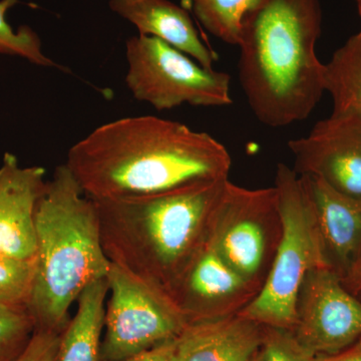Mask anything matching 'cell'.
<instances>
[{"mask_svg": "<svg viewBox=\"0 0 361 361\" xmlns=\"http://www.w3.org/2000/svg\"><path fill=\"white\" fill-rule=\"evenodd\" d=\"M66 165L92 200L122 201L228 179L232 158L207 133L140 116L94 129L71 147Z\"/></svg>", "mask_w": 361, "mask_h": 361, "instance_id": "cell-1", "label": "cell"}, {"mask_svg": "<svg viewBox=\"0 0 361 361\" xmlns=\"http://www.w3.org/2000/svg\"><path fill=\"white\" fill-rule=\"evenodd\" d=\"M319 0H255L240 25L239 82L259 122L306 120L325 92Z\"/></svg>", "mask_w": 361, "mask_h": 361, "instance_id": "cell-2", "label": "cell"}, {"mask_svg": "<svg viewBox=\"0 0 361 361\" xmlns=\"http://www.w3.org/2000/svg\"><path fill=\"white\" fill-rule=\"evenodd\" d=\"M228 180L148 198L92 200L106 257L170 298L185 271L210 241Z\"/></svg>", "mask_w": 361, "mask_h": 361, "instance_id": "cell-3", "label": "cell"}, {"mask_svg": "<svg viewBox=\"0 0 361 361\" xmlns=\"http://www.w3.org/2000/svg\"><path fill=\"white\" fill-rule=\"evenodd\" d=\"M37 256L27 310L35 329L61 334L82 292L108 276L94 202L66 164L47 180L35 212Z\"/></svg>", "mask_w": 361, "mask_h": 361, "instance_id": "cell-4", "label": "cell"}, {"mask_svg": "<svg viewBox=\"0 0 361 361\" xmlns=\"http://www.w3.org/2000/svg\"><path fill=\"white\" fill-rule=\"evenodd\" d=\"M275 188L283 233L264 286L239 314L263 326L293 329L296 303L306 275L329 267L314 207L300 176L293 168L278 164Z\"/></svg>", "mask_w": 361, "mask_h": 361, "instance_id": "cell-5", "label": "cell"}, {"mask_svg": "<svg viewBox=\"0 0 361 361\" xmlns=\"http://www.w3.org/2000/svg\"><path fill=\"white\" fill-rule=\"evenodd\" d=\"M283 233L275 187L246 189L226 182L216 210L211 246L259 292L269 275Z\"/></svg>", "mask_w": 361, "mask_h": 361, "instance_id": "cell-6", "label": "cell"}, {"mask_svg": "<svg viewBox=\"0 0 361 361\" xmlns=\"http://www.w3.org/2000/svg\"><path fill=\"white\" fill-rule=\"evenodd\" d=\"M126 59L128 90L135 99L156 110H171L183 104L225 106L232 104L229 75L201 66L155 37H130L126 44Z\"/></svg>", "mask_w": 361, "mask_h": 361, "instance_id": "cell-7", "label": "cell"}, {"mask_svg": "<svg viewBox=\"0 0 361 361\" xmlns=\"http://www.w3.org/2000/svg\"><path fill=\"white\" fill-rule=\"evenodd\" d=\"M103 361H118L170 341L187 326L180 311L164 292L111 263L106 276Z\"/></svg>", "mask_w": 361, "mask_h": 361, "instance_id": "cell-8", "label": "cell"}, {"mask_svg": "<svg viewBox=\"0 0 361 361\" xmlns=\"http://www.w3.org/2000/svg\"><path fill=\"white\" fill-rule=\"evenodd\" d=\"M295 311L292 332L316 355H336L361 339V298L327 266L306 275Z\"/></svg>", "mask_w": 361, "mask_h": 361, "instance_id": "cell-9", "label": "cell"}, {"mask_svg": "<svg viewBox=\"0 0 361 361\" xmlns=\"http://www.w3.org/2000/svg\"><path fill=\"white\" fill-rule=\"evenodd\" d=\"M288 148L297 174L361 198V115L332 113L305 137L289 141Z\"/></svg>", "mask_w": 361, "mask_h": 361, "instance_id": "cell-10", "label": "cell"}, {"mask_svg": "<svg viewBox=\"0 0 361 361\" xmlns=\"http://www.w3.org/2000/svg\"><path fill=\"white\" fill-rule=\"evenodd\" d=\"M258 293L209 241L180 278L170 298L186 322L193 323L239 314Z\"/></svg>", "mask_w": 361, "mask_h": 361, "instance_id": "cell-11", "label": "cell"}, {"mask_svg": "<svg viewBox=\"0 0 361 361\" xmlns=\"http://www.w3.org/2000/svg\"><path fill=\"white\" fill-rule=\"evenodd\" d=\"M42 167H23L6 153L0 166V253L32 260L37 256L35 212L47 180Z\"/></svg>", "mask_w": 361, "mask_h": 361, "instance_id": "cell-12", "label": "cell"}, {"mask_svg": "<svg viewBox=\"0 0 361 361\" xmlns=\"http://www.w3.org/2000/svg\"><path fill=\"white\" fill-rule=\"evenodd\" d=\"M300 178L314 207L327 263L343 281L361 264V198L338 193L317 178Z\"/></svg>", "mask_w": 361, "mask_h": 361, "instance_id": "cell-13", "label": "cell"}, {"mask_svg": "<svg viewBox=\"0 0 361 361\" xmlns=\"http://www.w3.org/2000/svg\"><path fill=\"white\" fill-rule=\"evenodd\" d=\"M263 325L241 314L188 323L172 361H248L261 348Z\"/></svg>", "mask_w": 361, "mask_h": 361, "instance_id": "cell-14", "label": "cell"}, {"mask_svg": "<svg viewBox=\"0 0 361 361\" xmlns=\"http://www.w3.org/2000/svg\"><path fill=\"white\" fill-rule=\"evenodd\" d=\"M109 6L135 25L139 35L160 39L207 68H213L218 61V54L202 40L187 9L170 0H110Z\"/></svg>", "mask_w": 361, "mask_h": 361, "instance_id": "cell-15", "label": "cell"}, {"mask_svg": "<svg viewBox=\"0 0 361 361\" xmlns=\"http://www.w3.org/2000/svg\"><path fill=\"white\" fill-rule=\"evenodd\" d=\"M108 294L106 278L92 282L82 292L77 301V312L61 334L54 361H103Z\"/></svg>", "mask_w": 361, "mask_h": 361, "instance_id": "cell-16", "label": "cell"}, {"mask_svg": "<svg viewBox=\"0 0 361 361\" xmlns=\"http://www.w3.org/2000/svg\"><path fill=\"white\" fill-rule=\"evenodd\" d=\"M324 87L334 101V113L361 115V30L324 65Z\"/></svg>", "mask_w": 361, "mask_h": 361, "instance_id": "cell-17", "label": "cell"}, {"mask_svg": "<svg viewBox=\"0 0 361 361\" xmlns=\"http://www.w3.org/2000/svg\"><path fill=\"white\" fill-rule=\"evenodd\" d=\"M255 0H180L193 11L201 25L214 37L228 44H238L240 25Z\"/></svg>", "mask_w": 361, "mask_h": 361, "instance_id": "cell-18", "label": "cell"}, {"mask_svg": "<svg viewBox=\"0 0 361 361\" xmlns=\"http://www.w3.org/2000/svg\"><path fill=\"white\" fill-rule=\"evenodd\" d=\"M18 4V0H0V54L18 56L33 65L44 68H59L44 54L39 35L30 26L13 28L6 20L9 9Z\"/></svg>", "mask_w": 361, "mask_h": 361, "instance_id": "cell-19", "label": "cell"}, {"mask_svg": "<svg viewBox=\"0 0 361 361\" xmlns=\"http://www.w3.org/2000/svg\"><path fill=\"white\" fill-rule=\"evenodd\" d=\"M35 275V259L26 260L0 253V304L27 310Z\"/></svg>", "mask_w": 361, "mask_h": 361, "instance_id": "cell-20", "label": "cell"}, {"mask_svg": "<svg viewBox=\"0 0 361 361\" xmlns=\"http://www.w3.org/2000/svg\"><path fill=\"white\" fill-rule=\"evenodd\" d=\"M35 331V322L26 308L0 304V361L13 360Z\"/></svg>", "mask_w": 361, "mask_h": 361, "instance_id": "cell-21", "label": "cell"}, {"mask_svg": "<svg viewBox=\"0 0 361 361\" xmlns=\"http://www.w3.org/2000/svg\"><path fill=\"white\" fill-rule=\"evenodd\" d=\"M264 361H316L314 353L305 348L292 330L263 326L260 348Z\"/></svg>", "mask_w": 361, "mask_h": 361, "instance_id": "cell-22", "label": "cell"}, {"mask_svg": "<svg viewBox=\"0 0 361 361\" xmlns=\"http://www.w3.org/2000/svg\"><path fill=\"white\" fill-rule=\"evenodd\" d=\"M61 334L49 330L35 329L25 348L11 361H54Z\"/></svg>", "mask_w": 361, "mask_h": 361, "instance_id": "cell-23", "label": "cell"}, {"mask_svg": "<svg viewBox=\"0 0 361 361\" xmlns=\"http://www.w3.org/2000/svg\"><path fill=\"white\" fill-rule=\"evenodd\" d=\"M174 341L164 342L160 345L149 348L148 350L129 356L118 361H172L175 349Z\"/></svg>", "mask_w": 361, "mask_h": 361, "instance_id": "cell-24", "label": "cell"}, {"mask_svg": "<svg viewBox=\"0 0 361 361\" xmlns=\"http://www.w3.org/2000/svg\"><path fill=\"white\" fill-rule=\"evenodd\" d=\"M316 361H361V339L336 355H316Z\"/></svg>", "mask_w": 361, "mask_h": 361, "instance_id": "cell-25", "label": "cell"}, {"mask_svg": "<svg viewBox=\"0 0 361 361\" xmlns=\"http://www.w3.org/2000/svg\"><path fill=\"white\" fill-rule=\"evenodd\" d=\"M343 283L349 291L356 296L361 295V264L346 279Z\"/></svg>", "mask_w": 361, "mask_h": 361, "instance_id": "cell-26", "label": "cell"}, {"mask_svg": "<svg viewBox=\"0 0 361 361\" xmlns=\"http://www.w3.org/2000/svg\"><path fill=\"white\" fill-rule=\"evenodd\" d=\"M248 361H264V360H263L262 353H261V351L259 350L258 353H256L255 355L252 356L250 360Z\"/></svg>", "mask_w": 361, "mask_h": 361, "instance_id": "cell-27", "label": "cell"}, {"mask_svg": "<svg viewBox=\"0 0 361 361\" xmlns=\"http://www.w3.org/2000/svg\"><path fill=\"white\" fill-rule=\"evenodd\" d=\"M356 4V8H357L358 16L361 18V0H355Z\"/></svg>", "mask_w": 361, "mask_h": 361, "instance_id": "cell-28", "label": "cell"}, {"mask_svg": "<svg viewBox=\"0 0 361 361\" xmlns=\"http://www.w3.org/2000/svg\"><path fill=\"white\" fill-rule=\"evenodd\" d=\"M358 297H360V298H361V295H360V296H358Z\"/></svg>", "mask_w": 361, "mask_h": 361, "instance_id": "cell-29", "label": "cell"}]
</instances>
